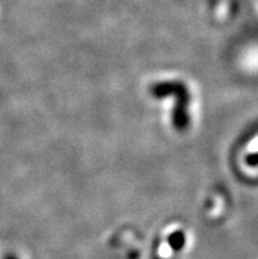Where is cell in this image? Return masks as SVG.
<instances>
[{
    "instance_id": "obj_3",
    "label": "cell",
    "mask_w": 258,
    "mask_h": 259,
    "mask_svg": "<svg viewBox=\"0 0 258 259\" xmlns=\"http://www.w3.org/2000/svg\"><path fill=\"white\" fill-rule=\"evenodd\" d=\"M246 163H248L250 167H255V166H257V154L253 153V154L248 155V157H246Z\"/></svg>"
},
{
    "instance_id": "obj_4",
    "label": "cell",
    "mask_w": 258,
    "mask_h": 259,
    "mask_svg": "<svg viewBox=\"0 0 258 259\" xmlns=\"http://www.w3.org/2000/svg\"><path fill=\"white\" fill-rule=\"evenodd\" d=\"M4 259H17V256L12 255V254H8V255L4 256Z\"/></svg>"
},
{
    "instance_id": "obj_2",
    "label": "cell",
    "mask_w": 258,
    "mask_h": 259,
    "mask_svg": "<svg viewBox=\"0 0 258 259\" xmlns=\"http://www.w3.org/2000/svg\"><path fill=\"white\" fill-rule=\"evenodd\" d=\"M185 242H186V236H185L182 230H176L169 237V245L175 251H179L185 246Z\"/></svg>"
},
{
    "instance_id": "obj_1",
    "label": "cell",
    "mask_w": 258,
    "mask_h": 259,
    "mask_svg": "<svg viewBox=\"0 0 258 259\" xmlns=\"http://www.w3.org/2000/svg\"><path fill=\"white\" fill-rule=\"evenodd\" d=\"M151 95L153 98L162 99L173 96L176 103L173 108L171 122L176 131L183 132L189 129L191 117H190V91L185 83L176 82H160L151 87Z\"/></svg>"
}]
</instances>
